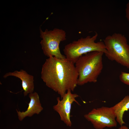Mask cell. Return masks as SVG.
Here are the masks:
<instances>
[{
    "mask_svg": "<svg viewBox=\"0 0 129 129\" xmlns=\"http://www.w3.org/2000/svg\"><path fill=\"white\" fill-rule=\"evenodd\" d=\"M41 78L46 85L61 98L67 91H73L77 85L78 74L75 64L66 58H48L43 64Z\"/></svg>",
    "mask_w": 129,
    "mask_h": 129,
    "instance_id": "cell-1",
    "label": "cell"
},
{
    "mask_svg": "<svg viewBox=\"0 0 129 129\" xmlns=\"http://www.w3.org/2000/svg\"><path fill=\"white\" fill-rule=\"evenodd\" d=\"M104 54L102 52L93 51L84 54L79 58L75 63L78 74V85L97 82L103 68Z\"/></svg>",
    "mask_w": 129,
    "mask_h": 129,
    "instance_id": "cell-2",
    "label": "cell"
},
{
    "mask_svg": "<svg viewBox=\"0 0 129 129\" xmlns=\"http://www.w3.org/2000/svg\"><path fill=\"white\" fill-rule=\"evenodd\" d=\"M98 35L97 32L92 36L81 37L66 45L63 49L66 58L74 63L83 55L95 51L106 52L103 41L96 42Z\"/></svg>",
    "mask_w": 129,
    "mask_h": 129,
    "instance_id": "cell-3",
    "label": "cell"
},
{
    "mask_svg": "<svg viewBox=\"0 0 129 129\" xmlns=\"http://www.w3.org/2000/svg\"><path fill=\"white\" fill-rule=\"evenodd\" d=\"M106 57L129 69V45L126 37L120 33H114L103 40Z\"/></svg>",
    "mask_w": 129,
    "mask_h": 129,
    "instance_id": "cell-4",
    "label": "cell"
},
{
    "mask_svg": "<svg viewBox=\"0 0 129 129\" xmlns=\"http://www.w3.org/2000/svg\"><path fill=\"white\" fill-rule=\"evenodd\" d=\"M41 40L40 42L44 55L48 58L54 57L61 59L66 58L61 53L59 48L60 43L66 39V33L64 30L55 28L52 30H40Z\"/></svg>",
    "mask_w": 129,
    "mask_h": 129,
    "instance_id": "cell-5",
    "label": "cell"
},
{
    "mask_svg": "<svg viewBox=\"0 0 129 129\" xmlns=\"http://www.w3.org/2000/svg\"><path fill=\"white\" fill-rule=\"evenodd\" d=\"M96 129H103L117 126L116 116L112 107H102L93 109L84 116Z\"/></svg>",
    "mask_w": 129,
    "mask_h": 129,
    "instance_id": "cell-6",
    "label": "cell"
},
{
    "mask_svg": "<svg viewBox=\"0 0 129 129\" xmlns=\"http://www.w3.org/2000/svg\"><path fill=\"white\" fill-rule=\"evenodd\" d=\"M68 90L60 99L57 98V103L53 107L54 111L59 115L61 120L67 126L71 127L72 123L70 120V113L72 104L76 102L79 105L76 99L79 96L76 93H73Z\"/></svg>",
    "mask_w": 129,
    "mask_h": 129,
    "instance_id": "cell-7",
    "label": "cell"
},
{
    "mask_svg": "<svg viewBox=\"0 0 129 129\" xmlns=\"http://www.w3.org/2000/svg\"><path fill=\"white\" fill-rule=\"evenodd\" d=\"M9 76H14L21 80L24 96L33 92L34 80L33 75L29 74L25 70L21 69L19 71L16 70L7 72L3 75V77L6 78Z\"/></svg>",
    "mask_w": 129,
    "mask_h": 129,
    "instance_id": "cell-8",
    "label": "cell"
},
{
    "mask_svg": "<svg viewBox=\"0 0 129 129\" xmlns=\"http://www.w3.org/2000/svg\"><path fill=\"white\" fill-rule=\"evenodd\" d=\"M30 99L29 103L28 104V107L24 112H21L16 109L18 118L19 120L22 121L25 117H31L34 114H38L43 110L38 93L35 92L29 94Z\"/></svg>",
    "mask_w": 129,
    "mask_h": 129,
    "instance_id": "cell-9",
    "label": "cell"
},
{
    "mask_svg": "<svg viewBox=\"0 0 129 129\" xmlns=\"http://www.w3.org/2000/svg\"><path fill=\"white\" fill-rule=\"evenodd\" d=\"M116 116V119L120 126L125 124L123 120L125 112L129 110V95L125 96L119 102L112 107Z\"/></svg>",
    "mask_w": 129,
    "mask_h": 129,
    "instance_id": "cell-10",
    "label": "cell"
},
{
    "mask_svg": "<svg viewBox=\"0 0 129 129\" xmlns=\"http://www.w3.org/2000/svg\"><path fill=\"white\" fill-rule=\"evenodd\" d=\"M119 78L122 82L129 86V73L122 72L119 75Z\"/></svg>",
    "mask_w": 129,
    "mask_h": 129,
    "instance_id": "cell-11",
    "label": "cell"
},
{
    "mask_svg": "<svg viewBox=\"0 0 129 129\" xmlns=\"http://www.w3.org/2000/svg\"><path fill=\"white\" fill-rule=\"evenodd\" d=\"M125 12L126 17L129 22V1L126 5Z\"/></svg>",
    "mask_w": 129,
    "mask_h": 129,
    "instance_id": "cell-12",
    "label": "cell"
},
{
    "mask_svg": "<svg viewBox=\"0 0 129 129\" xmlns=\"http://www.w3.org/2000/svg\"><path fill=\"white\" fill-rule=\"evenodd\" d=\"M118 129H129L126 126L123 125L121 126Z\"/></svg>",
    "mask_w": 129,
    "mask_h": 129,
    "instance_id": "cell-13",
    "label": "cell"
}]
</instances>
